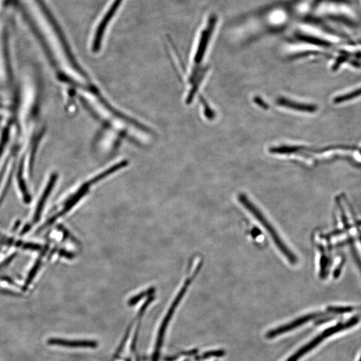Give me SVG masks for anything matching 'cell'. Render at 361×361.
Instances as JSON below:
<instances>
[{
  "label": "cell",
  "instance_id": "1",
  "mask_svg": "<svg viewBox=\"0 0 361 361\" xmlns=\"http://www.w3.org/2000/svg\"><path fill=\"white\" fill-rule=\"evenodd\" d=\"M239 200L242 203V205H244V207L248 209L249 212L253 215L254 218L261 224L262 226L264 227L265 230H266L269 235L272 237L277 248H279L280 252L283 254L284 257L289 261V263H296V257L291 252L290 248H288L285 243L282 240V237L280 236L279 234L277 232L276 230L273 227L270 222H269L268 220L265 218L263 213H262L261 211L258 207H256V205L252 202L250 201V200L246 197V196L241 195L239 196Z\"/></svg>",
  "mask_w": 361,
  "mask_h": 361
},
{
  "label": "cell",
  "instance_id": "2",
  "mask_svg": "<svg viewBox=\"0 0 361 361\" xmlns=\"http://www.w3.org/2000/svg\"><path fill=\"white\" fill-rule=\"evenodd\" d=\"M358 318H353L350 321L347 322L346 323L340 324V325H336L335 327H330L327 330L324 331L322 334L318 336L317 337L314 338L312 341H310L307 345H305L304 347L301 348L300 350H298L295 354H294L293 356L290 357L286 361H297L299 359H300L303 355L306 354L308 352L313 349L314 347H317L319 343H321L322 341L325 338H328L329 336L332 335V334H335L336 332H340V331L345 330L350 328V327L354 326L356 325L359 321Z\"/></svg>",
  "mask_w": 361,
  "mask_h": 361
},
{
  "label": "cell",
  "instance_id": "3",
  "mask_svg": "<svg viewBox=\"0 0 361 361\" xmlns=\"http://www.w3.org/2000/svg\"><path fill=\"white\" fill-rule=\"evenodd\" d=\"M122 1L123 0H114L113 2L110 5L109 8L106 11L105 14L102 17V20L99 22L98 26H97L96 31H95L93 44H92V50L93 52H98L100 50L101 43L102 42L106 27L111 21L113 17L115 16Z\"/></svg>",
  "mask_w": 361,
  "mask_h": 361
},
{
  "label": "cell",
  "instance_id": "4",
  "mask_svg": "<svg viewBox=\"0 0 361 361\" xmlns=\"http://www.w3.org/2000/svg\"><path fill=\"white\" fill-rule=\"evenodd\" d=\"M217 18L216 16H211L208 22V25L207 26L206 29L202 33L201 38L199 43V46L197 50V53L196 54L195 61L196 63H199L201 62L203 54H204L205 50L206 49L207 44L208 40L210 38L211 33L214 31V28L216 26Z\"/></svg>",
  "mask_w": 361,
  "mask_h": 361
},
{
  "label": "cell",
  "instance_id": "5",
  "mask_svg": "<svg viewBox=\"0 0 361 361\" xmlns=\"http://www.w3.org/2000/svg\"><path fill=\"white\" fill-rule=\"evenodd\" d=\"M321 314L315 313L304 316V317H301L300 319L295 320L293 323H290L289 325H284V326L275 329L274 330L270 331L267 334V337L272 338L275 337V336L280 335L282 333L289 332V331L293 330L294 328H297V327H300L301 325L308 323V321L316 319V318L321 317Z\"/></svg>",
  "mask_w": 361,
  "mask_h": 361
},
{
  "label": "cell",
  "instance_id": "6",
  "mask_svg": "<svg viewBox=\"0 0 361 361\" xmlns=\"http://www.w3.org/2000/svg\"><path fill=\"white\" fill-rule=\"evenodd\" d=\"M50 344L52 345H57L63 346V347H75V348H93L96 347V342L93 341H82V340H76V341H68V340H64L61 339H53L50 340Z\"/></svg>",
  "mask_w": 361,
  "mask_h": 361
},
{
  "label": "cell",
  "instance_id": "7",
  "mask_svg": "<svg viewBox=\"0 0 361 361\" xmlns=\"http://www.w3.org/2000/svg\"><path fill=\"white\" fill-rule=\"evenodd\" d=\"M55 178L52 179L50 181V184L48 185L47 188L46 189L44 193V195L42 196V198L40 199V202H39L38 207H37L36 211H35L34 219L35 220H38L40 218V215L41 214V211H42L43 205H44L45 201H46V198L49 195L50 191H51L52 185H53V181Z\"/></svg>",
  "mask_w": 361,
  "mask_h": 361
},
{
  "label": "cell",
  "instance_id": "8",
  "mask_svg": "<svg viewBox=\"0 0 361 361\" xmlns=\"http://www.w3.org/2000/svg\"><path fill=\"white\" fill-rule=\"evenodd\" d=\"M300 40L304 41V42L310 43V44H314L317 45H321L324 46H328V42L325 41L321 40L320 39L314 38L312 36H308V35H300L299 36Z\"/></svg>",
  "mask_w": 361,
  "mask_h": 361
},
{
  "label": "cell",
  "instance_id": "9",
  "mask_svg": "<svg viewBox=\"0 0 361 361\" xmlns=\"http://www.w3.org/2000/svg\"><path fill=\"white\" fill-rule=\"evenodd\" d=\"M359 96H361V89L357 90V91L353 92V93H350V94L349 95H347V96L340 97V98L338 99V100L344 101L347 100H351V98H356V97Z\"/></svg>",
  "mask_w": 361,
  "mask_h": 361
},
{
  "label": "cell",
  "instance_id": "10",
  "mask_svg": "<svg viewBox=\"0 0 361 361\" xmlns=\"http://www.w3.org/2000/svg\"><path fill=\"white\" fill-rule=\"evenodd\" d=\"M351 308H336L332 307L328 308V311L334 312V313H345V312H351L353 310Z\"/></svg>",
  "mask_w": 361,
  "mask_h": 361
}]
</instances>
